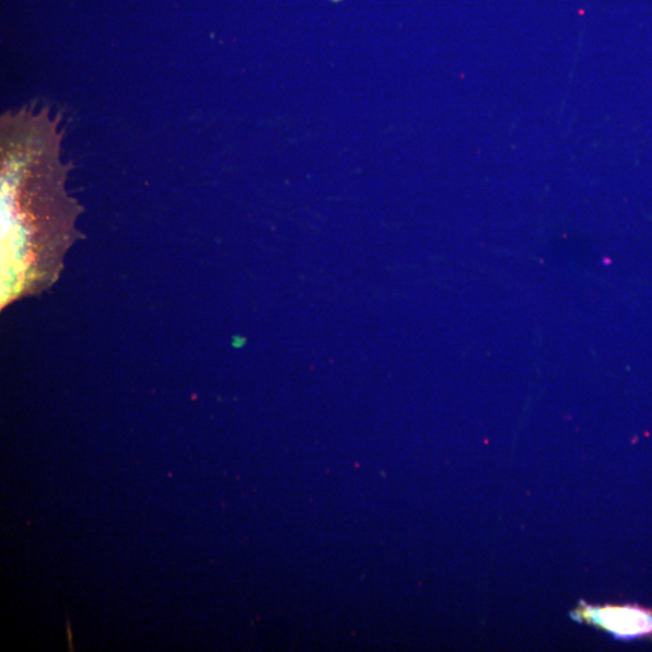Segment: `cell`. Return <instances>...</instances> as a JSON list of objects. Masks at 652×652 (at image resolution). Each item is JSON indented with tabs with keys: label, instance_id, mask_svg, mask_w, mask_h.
I'll return each instance as SVG.
<instances>
[{
	"label": "cell",
	"instance_id": "1",
	"mask_svg": "<svg viewBox=\"0 0 652 652\" xmlns=\"http://www.w3.org/2000/svg\"><path fill=\"white\" fill-rule=\"evenodd\" d=\"M60 116L22 108L0 120L2 226L5 256H25L39 269L43 256L61 255L72 243L79 207L68 197Z\"/></svg>",
	"mask_w": 652,
	"mask_h": 652
},
{
	"label": "cell",
	"instance_id": "2",
	"mask_svg": "<svg viewBox=\"0 0 652 652\" xmlns=\"http://www.w3.org/2000/svg\"><path fill=\"white\" fill-rule=\"evenodd\" d=\"M599 625L615 637L633 639L652 633V613L637 607L605 608L598 612Z\"/></svg>",
	"mask_w": 652,
	"mask_h": 652
}]
</instances>
